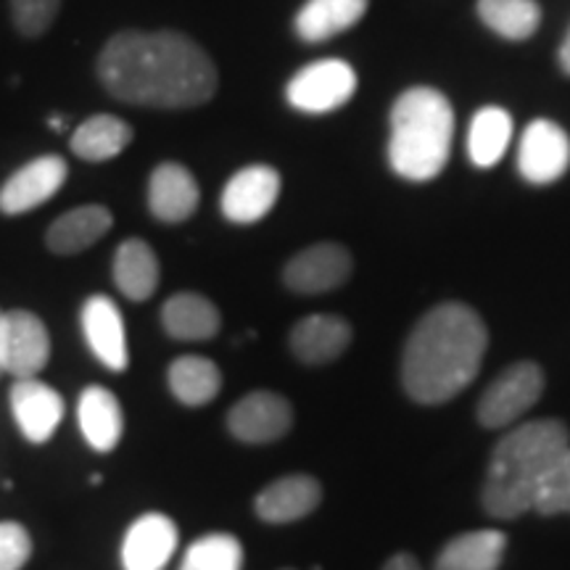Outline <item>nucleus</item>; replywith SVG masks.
<instances>
[{"label":"nucleus","mask_w":570,"mask_h":570,"mask_svg":"<svg viewBox=\"0 0 570 570\" xmlns=\"http://www.w3.org/2000/svg\"><path fill=\"white\" fill-rule=\"evenodd\" d=\"M98 80L117 101L148 109H196L217 92V67L183 32H117L98 56Z\"/></svg>","instance_id":"nucleus-1"},{"label":"nucleus","mask_w":570,"mask_h":570,"mask_svg":"<svg viewBox=\"0 0 570 570\" xmlns=\"http://www.w3.org/2000/svg\"><path fill=\"white\" fill-rule=\"evenodd\" d=\"M489 331L479 312L449 302L433 306L412 327L402 354L404 391L417 404H444L479 375Z\"/></svg>","instance_id":"nucleus-2"},{"label":"nucleus","mask_w":570,"mask_h":570,"mask_svg":"<svg viewBox=\"0 0 570 570\" xmlns=\"http://www.w3.org/2000/svg\"><path fill=\"white\" fill-rule=\"evenodd\" d=\"M570 452V431L562 420H531L494 446L481 502L491 518L512 520L533 510L539 483Z\"/></svg>","instance_id":"nucleus-3"},{"label":"nucleus","mask_w":570,"mask_h":570,"mask_svg":"<svg viewBox=\"0 0 570 570\" xmlns=\"http://www.w3.org/2000/svg\"><path fill=\"white\" fill-rule=\"evenodd\" d=\"M389 125V164L399 177L425 183L446 167L454 138V111L446 96L433 88L404 90Z\"/></svg>","instance_id":"nucleus-4"},{"label":"nucleus","mask_w":570,"mask_h":570,"mask_svg":"<svg viewBox=\"0 0 570 570\" xmlns=\"http://www.w3.org/2000/svg\"><path fill=\"white\" fill-rule=\"evenodd\" d=\"M356 71L344 59H320L298 69L285 85V98L304 114H331L352 101Z\"/></svg>","instance_id":"nucleus-5"},{"label":"nucleus","mask_w":570,"mask_h":570,"mask_svg":"<svg viewBox=\"0 0 570 570\" xmlns=\"http://www.w3.org/2000/svg\"><path fill=\"white\" fill-rule=\"evenodd\" d=\"M544 391V373L537 362H515L502 370L479 402V423L483 428H508L539 402Z\"/></svg>","instance_id":"nucleus-6"},{"label":"nucleus","mask_w":570,"mask_h":570,"mask_svg":"<svg viewBox=\"0 0 570 570\" xmlns=\"http://www.w3.org/2000/svg\"><path fill=\"white\" fill-rule=\"evenodd\" d=\"M294 428V407L273 391H254L227 412V431L244 444H273Z\"/></svg>","instance_id":"nucleus-7"},{"label":"nucleus","mask_w":570,"mask_h":570,"mask_svg":"<svg viewBox=\"0 0 570 570\" xmlns=\"http://www.w3.org/2000/svg\"><path fill=\"white\" fill-rule=\"evenodd\" d=\"M51 360V333L35 312L11 309L3 315V373L38 377Z\"/></svg>","instance_id":"nucleus-8"},{"label":"nucleus","mask_w":570,"mask_h":570,"mask_svg":"<svg viewBox=\"0 0 570 570\" xmlns=\"http://www.w3.org/2000/svg\"><path fill=\"white\" fill-rule=\"evenodd\" d=\"M570 167V138L558 122L537 119L525 127L518 148V173L531 185L560 180Z\"/></svg>","instance_id":"nucleus-9"},{"label":"nucleus","mask_w":570,"mask_h":570,"mask_svg":"<svg viewBox=\"0 0 570 570\" xmlns=\"http://www.w3.org/2000/svg\"><path fill=\"white\" fill-rule=\"evenodd\" d=\"M67 161L56 154L27 161L0 188V212L9 214V217H19V214L38 209L40 204L51 202L59 194L67 183Z\"/></svg>","instance_id":"nucleus-10"},{"label":"nucleus","mask_w":570,"mask_h":570,"mask_svg":"<svg viewBox=\"0 0 570 570\" xmlns=\"http://www.w3.org/2000/svg\"><path fill=\"white\" fill-rule=\"evenodd\" d=\"M281 196V175L267 164H252L238 169L227 180L219 206L225 219L235 225H254L265 219Z\"/></svg>","instance_id":"nucleus-11"},{"label":"nucleus","mask_w":570,"mask_h":570,"mask_svg":"<svg viewBox=\"0 0 570 570\" xmlns=\"http://www.w3.org/2000/svg\"><path fill=\"white\" fill-rule=\"evenodd\" d=\"M352 254L338 244H315L298 252L283 269V283L294 294L315 296L338 288L352 275Z\"/></svg>","instance_id":"nucleus-12"},{"label":"nucleus","mask_w":570,"mask_h":570,"mask_svg":"<svg viewBox=\"0 0 570 570\" xmlns=\"http://www.w3.org/2000/svg\"><path fill=\"white\" fill-rule=\"evenodd\" d=\"M80 323L92 356L111 373H125L130 367V352H127V327L117 302L104 294H92L82 304Z\"/></svg>","instance_id":"nucleus-13"},{"label":"nucleus","mask_w":570,"mask_h":570,"mask_svg":"<svg viewBox=\"0 0 570 570\" xmlns=\"http://www.w3.org/2000/svg\"><path fill=\"white\" fill-rule=\"evenodd\" d=\"M9 399L21 436L30 444H46L53 439L63 420V396L59 391L38 377H17Z\"/></svg>","instance_id":"nucleus-14"},{"label":"nucleus","mask_w":570,"mask_h":570,"mask_svg":"<svg viewBox=\"0 0 570 570\" xmlns=\"http://www.w3.org/2000/svg\"><path fill=\"white\" fill-rule=\"evenodd\" d=\"M180 544L177 523L164 512H146L127 529L122 539L125 570H164Z\"/></svg>","instance_id":"nucleus-15"},{"label":"nucleus","mask_w":570,"mask_h":570,"mask_svg":"<svg viewBox=\"0 0 570 570\" xmlns=\"http://www.w3.org/2000/svg\"><path fill=\"white\" fill-rule=\"evenodd\" d=\"M202 204L194 173L177 161H161L148 177V209L159 223L180 225L190 219Z\"/></svg>","instance_id":"nucleus-16"},{"label":"nucleus","mask_w":570,"mask_h":570,"mask_svg":"<svg viewBox=\"0 0 570 570\" xmlns=\"http://www.w3.org/2000/svg\"><path fill=\"white\" fill-rule=\"evenodd\" d=\"M323 502V487L312 475L296 473V475H283L273 483H267L259 491V497L254 499V510L259 520L273 525L294 523L312 515Z\"/></svg>","instance_id":"nucleus-17"},{"label":"nucleus","mask_w":570,"mask_h":570,"mask_svg":"<svg viewBox=\"0 0 570 570\" xmlns=\"http://www.w3.org/2000/svg\"><path fill=\"white\" fill-rule=\"evenodd\" d=\"M352 325L338 315H309L291 327L288 346L304 365H327L352 344Z\"/></svg>","instance_id":"nucleus-18"},{"label":"nucleus","mask_w":570,"mask_h":570,"mask_svg":"<svg viewBox=\"0 0 570 570\" xmlns=\"http://www.w3.org/2000/svg\"><path fill=\"white\" fill-rule=\"evenodd\" d=\"M77 423L92 452H114L125 436V412L114 391L88 386L77 402Z\"/></svg>","instance_id":"nucleus-19"},{"label":"nucleus","mask_w":570,"mask_h":570,"mask_svg":"<svg viewBox=\"0 0 570 570\" xmlns=\"http://www.w3.org/2000/svg\"><path fill=\"white\" fill-rule=\"evenodd\" d=\"M114 217L101 204L77 206L53 219V225L46 233V246L59 256H75L96 246L106 233L111 230Z\"/></svg>","instance_id":"nucleus-20"},{"label":"nucleus","mask_w":570,"mask_h":570,"mask_svg":"<svg viewBox=\"0 0 570 570\" xmlns=\"http://www.w3.org/2000/svg\"><path fill=\"white\" fill-rule=\"evenodd\" d=\"M161 327L175 341H212L223 327V315L206 296L180 291L164 302Z\"/></svg>","instance_id":"nucleus-21"},{"label":"nucleus","mask_w":570,"mask_h":570,"mask_svg":"<svg viewBox=\"0 0 570 570\" xmlns=\"http://www.w3.org/2000/svg\"><path fill=\"white\" fill-rule=\"evenodd\" d=\"M111 273L119 294H125L130 302H148L161 281L159 256L140 238L119 244L117 254H114Z\"/></svg>","instance_id":"nucleus-22"},{"label":"nucleus","mask_w":570,"mask_h":570,"mask_svg":"<svg viewBox=\"0 0 570 570\" xmlns=\"http://www.w3.org/2000/svg\"><path fill=\"white\" fill-rule=\"evenodd\" d=\"M367 0H306L294 19V30L304 42H325L352 30L365 17Z\"/></svg>","instance_id":"nucleus-23"},{"label":"nucleus","mask_w":570,"mask_h":570,"mask_svg":"<svg viewBox=\"0 0 570 570\" xmlns=\"http://www.w3.org/2000/svg\"><path fill=\"white\" fill-rule=\"evenodd\" d=\"M132 127L125 119L114 117V114H96V117L85 119L71 132L69 148L77 159L88 164H101L117 159L119 154L130 146Z\"/></svg>","instance_id":"nucleus-24"},{"label":"nucleus","mask_w":570,"mask_h":570,"mask_svg":"<svg viewBox=\"0 0 570 570\" xmlns=\"http://www.w3.org/2000/svg\"><path fill=\"white\" fill-rule=\"evenodd\" d=\"M167 383L183 407H204L223 391V370L209 356L185 354L169 365Z\"/></svg>","instance_id":"nucleus-25"},{"label":"nucleus","mask_w":570,"mask_h":570,"mask_svg":"<svg viewBox=\"0 0 570 570\" xmlns=\"http://www.w3.org/2000/svg\"><path fill=\"white\" fill-rule=\"evenodd\" d=\"M504 550L508 537L502 531H470L449 541L433 570H499Z\"/></svg>","instance_id":"nucleus-26"},{"label":"nucleus","mask_w":570,"mask_h":570,"mask_svg":"<svg viewBox=\"0 0 570 570\" xmlns=\"http://www.w3.org/2000/svg\"><path fill=\"white\" fill-rule=\"evenodd\" d=\"M512 138V117L499 106H487L473 117L468 132V156L475 167L489 169L502 159Z\"/></svg>","instance_id":"nucleus-27"},{"label":"nucleus","mask_w":570,"mask_h":570,"mask_svg":"<svg viewBox=\"0 0 570 570\" xmlns=\"http://www.w3.org/2000/svg\"><path fill=\"white\" fill-rule=\"evenodd\" d=\"M479 17L504 40H529L541 24L537 0H479Z\"/></svg>","instance_id":"nucleus-28"},{"label":"nucleus","mask_w":570,"mask_h":570,"mask_svg":"<svg viewBox=\"0 0 570 570\" xmlns=\"http://www.w3.org/2000/svg\"><path fill=\"white\" fill-rule=\"evenodd\" d=\"M180 570H244V544L233 533H206L185 550Z\"/></svg>","instance_id":"nucleus-29"},{"label":"nucleus","mask_w":570,"mask_h":570,"mask_svg":"<svg viewBox=\"0 0 570 570\" xmlns=\"http://www.w3.org/2000/svg\"><path fill=\"white\" fill-rule=\"evenodd\" d=\"M533 512L539 515H570V452L554 465L533 497Z\"/></svg>","instance_id":"nucleus-30"},{"label":"nucleus","mask_w":570,"mask_h":570,"mask_svg":"<svg viewBox=\"0 0 570 570\" xmlns=\"http://www.w3.org/2000/svg\"><path fill=\"white\" fill-rule=\"evenodd\" d=\"M13 27L24 38H40L53 27L61 11V0H9Z\"/></svg>","instance_id":"nucleus-31"},{"label":"nucleus","mask_w":570,"mask_h":570,"mask_svg":"<svg viewBox=\"0 0 570 570\" xmlns=\"http://www.w3.org/2000/svg\"><path fill=\"white\" fill-rule=\"evenodd\" d=\"M32 558V537L17 520L0 523V570H21Z\"/></svg>","instance_id":"nucleus-32"},{"label":"nucleus","mask_w":570,"mask_h":570,"mask_svg":"<svg viewBox=\"0 0 570 570\" xmlns=\"http://www.w3.org/2000/svg\"><path fill=\"white\" fill-rule=\"evenodd\" d=\"M381 570H423V568H420V562H417L415 558H412V554L399 552V554H394V558H391Z\"/></svg>","instance_id":"nucleus-33"},{"label":"nucleus","mask_w":570,"mask_h":570,"mask_svg":"<svg viewBox=\"0 0 570 570\" xmlns=\"http://www.w3.org/2000/svg\"><path fill=\"white\" fill-rule=\"evenodd\" d=\"M560 69L566 71V75H570V30L560 46Z\"/></svg>","instance_id":"nucleus-34"},{"label":"nucleus","mask_w":570,"mask_h":570,"mask_svg":"<svg viewBox=\"0 0 570 570\" xmlns=\"http://www.w3.org/2000/svg\"><path fill=\"white\" fill-rule=\"evenodd\" d=\"M51 130H56V132L67 130V119H63V117H51Z\"/></svg>","instance_id":"nucleus-35"},{"label":"nucleus","mask_w":570,"mask_h":570,"mask_svg":"<svg viewBox=\"0 0 570 570\" xmlns=\"http://www.w3.org/2000/svg\"><path fill=\"white\" fill-rule=\"evenodd\" d=\"M3 315L6 312H0V373H3Z\"/></svg>","instance_id":"nucleus-36"},{"label":"nucleus","mask_w":570,"mask_h":570,"mask_svg":"<svg viewBox=\"0 0 570 570\" xmlns=\"http://www.w3.org/2000/svg\"><path fill=\"white\" fill-rule=\"evenodd\" d=\"M283 570H294V568H283Z\"/></svg>","instance_id":"nucleus-37"}]
</instances>
